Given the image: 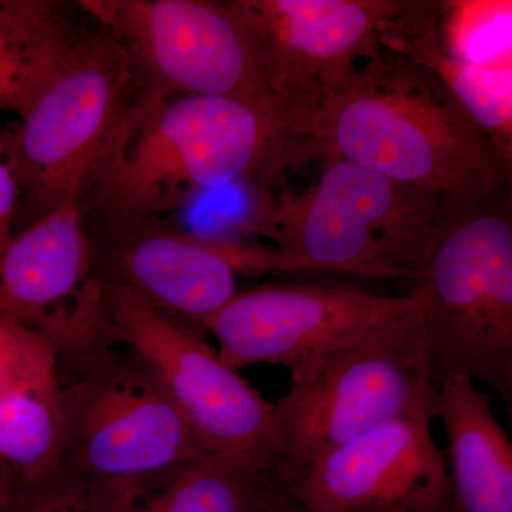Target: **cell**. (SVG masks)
<instances>
[{"label":"cell","instance_id":"obj_1","mask_svg":"<svg viewBox=\"0 0 512 512\" xmlns=\"http://www.w3.org/2000/svg\"><path fill=\"white\" fill-rule=\"evenodd\" d=\"M309 124L248 101L150 89L121 110L89 185L117 224L138 228L207 192L271 180L309 154Z\"/></svg>","mask_w":512,"mask_h":512},{"label":"cell","instance_id":"obj_2","mask_svg":"<svg viewBox=\"0 0 512 512\" xmlns=\"http://www.w3.org/2000/svg\"><path fill=\"white\" fill-rule=\"evenodd\" d=\"M309 153L342 158L456 204L503 197L511 168L437 77L402 55L367 60L322 100Z\"/></svg>","mask_w":512,"mask_h":512},{"label":"cell","instance_id":"obj_3","mask_svg":"<svg viewBox=\"0 0 512 512\" xmlns=\"http://www.w3.org/2000/svg\"><path fill=\"white\" fill-rule=\"evenodd\" d=\"M66 448L63 477L83 484L107 510L211 457L170 394L136 355L100 338L60 355Z\"/></svg>","mask_w":512,"mask_h":512},{"label":"cell","instance_id":"obj_4","mask_svg":"<svg viewBox=\"0 0 512 512\" xmlns=\"http://www.w3.org/2000/svg\"><path fill=\"white\" fill-rule=\"evenodd\" d=\"M131 74L126 47L106 29L69 28L56 18L33 47L12 107L20 121L0 143L32 222L82 197L124 109Z\"/></svg>","mask_w":512,"mask_h":512},{"label":"cell","instance_id":"obj_5","mask_svg":"<svg viewBox=\"0 0 512 512\" xmlns=\"http://www.w3.org/2000/svg\"><path fill=\"white\" fill-rule=\"evenodd\" d=\"M471 205V204H468ZM342 158L302 192L272 202L279 272H330L419 284L431 249L468 207Z\"/></svg>","mask_w":512,"mask_h":512},{"label":"cell","instance_id":"obj_6","mask_svg":"<svg viewBox=\"0 0 512 512\" xmlns=\"http://www.w3.org/2000/svg\"><path fill=\"white\" fill-rule=\"evenodd\" d=\"M421 330L434 383L488 384L512 406V215L510 195L468 205L431 249L419 284Z\"/></svg>","mask_w":512,"mask_h":512},{"label":"cell","instance_id":"obj_7","mask_svg":"<svg viewBox=\"0 0 512 512\" xmlns=\"http://www.w3.org/2000/svg\"><path fill=\"white\" fill-rule=\"evenodd\" d=\"M274 404V446L289 490L329 451L399 417L436 419L421 320L323 356Z\"/></svg>","mask_w":512,"mask_h":512},{"label":"cell","instance_id":"obj_8","mask_svg":"<svg viewBox=\"0 0 512 512\" xmlns=\"http://www.w3.org/2000/svg\"><path fill=\"white\" fill-rule=\"evenodd\" d=\"M99 329L101 338L153 370L212 456L278 461L274 404L225 365L197 330L114 282L101 286Z\"/></svg>","mask_w":512,"mask_h":512},{"label":"cell","instance_id":"obj_9","mask_svg":"<svg viewBox=\"0 0 512 512\" xmlns=\"http://www.w3.org/2000/svg\"><path fill=\"white\" fill-rule=\"evenodd\" d=\"M426 293L384 296L340 285L269 284L238 292L201 323L225 365H281L302 375L333 350L420 322Z\"/></svg>","mask_w":512,"mask_h":512},{"label":"cell","instance_id":"obj_10","mask_svg":"<svg viewBox=\"0 0 512 512\" xmlns=\"http://www.w3.org/2000/svg\"><path fill=\"white\" fill-rule=\"evenodd\" d=\"M82 5L126 47L133 66L140 64L151 77V89L167 96L229 97L298 113L266 83L229 3L107 0Z\"/></svg>","mask_w":512,"mask_h":512},{"label":"cell","instance_id":"obj_11","mask_svg":"<svg viewBox=\"0 0 512 512\" xmlns=\"http://www.w3.org/2000/svg\"><path fill=\"white\" fill-rule=\"evenodd\" d=\"M272 92L312 121L319 104L383 49L403 0L229 2Z\"/></svg>","mask_w":512,"mask_h":512},{"label":"cell","instance_id":"obj_12","mask_svg":"<svg viewBox=\"0 0 512 512\" xmlns=\"http://www.w3.org/2000/svg\"><path fill=\"white\" fill-rule=\"evenodd\" d=\"M427 417L386 421L319 457L291 495L312 512H447L450 474Z\"/></svg>","mask_w":512,"mask_h":512},{"label":"cell","instance_id":"obj_13","mask_svg":"<svg viewBox=\"0 0 512 512\" xmlns=\"http://www.w3.org/2000/svg\"><path fill=\"white\" fill-rule=\"evenodd\" d=\"M279 266L275 247L150 229L121 248L113 282L158 311L201 326L237 295L238 275L279 272Z\"/></svg>","mask_w":512,"mask_h":512},{"label":"cell","instance_id":"obj_14","mask_svg":"<svg viewBox=\"0 0 512 512\" xmlns=\"http://www.w3.org/2000/svg\"><path fill=\"white\" fill-rule=\"evenodd\" d=\"M80 198L32 222L0 251V318L39 330L59 355L74 342L60 306L96 285L89 284L92 248Z\"/></svg>","mask_w":512,"mask_h":512},{"label":"cell","instance_id":"obj_15","mask_svg":"<svg viewBox=\"0 0 512 512\" xmlns=\"http://www.w3.org/2000/svg\"><path fill=\"white\" fill-rule=\"evenodd\" d=\"M436 384L456 512H512V444L490 399L467 377Z\"/></svg>","mask_w":512,"mask_h":512},{"label":"cell","instance_id":"obj_16","mask_svg":"<svg viewBox=\"0 0 512 512\" xmlns=\"http://www.w3.org/2000/svg\"><path fill=\"white\" fill-rule=\"evenodd\" d=\"M383 36V47L434 74L458 106L512 164V64L480 66L448 55L437 33L440 2H407Z\"/></svg>","mask_w":512,"mask_h":512},{"label":"cell","instance_id":"obj_17","mask_svg":"<svg viewBox=\"0 0 512 512\" xmlns=\"http://www.w3.org/2000/svg\"><path fill=\"white\" fill-rule=\"evenodd\" d=\"M286 493L275 460L211 456L137 495L123 512H268Z\"/></svg>","mask_w":512,"mask_h":512},{"label":"cell","instance_id":"obj_18","mask_svg":"<svg viewBox=\"0 0 512 512\" xmlns=\"http://www.w3.org/2000/svg\"><path fill=\"white\" fill-rule=\"evenodd\" d=\"M66 416L59 379L0 396V464L16 488L45 487L63 477Z\"/></svg>","mask_w":512,"mask_h":512},{"label":"cell","instance_id":"obj_19","mask_svg":"<svg viewBox=\"0 0 512 512\" xmlns=\"http://www.w3.org/2000/svg\"><path fill=\"white\" fill-rule=\"evenodd\" d=\"M441 46L460 62L512 64L511 0L440 2Z\"/></svg>","mask_w":512,"mask_h":512},{"label":"cell","instance_id":"obj_20","mask_svg":"<svg viewBox=\"0 0 512 512\" xmlns=\"http://www.w3.org/2000/svg\"><path fill=\"white\" fill-rule=\"evenodd\" d=\"M59 350L39 330L0 318V396L59 379Z\"/></svg>","mask_w":512,"mask_h":512},{"label":"cell","instance_id":"obj_21","mask_svg":"<svg viewBox=\"0 0 512 512\" xmlns=\"http://www.w3.org/2000/svg\"><path fill=\"white\" fill-rule=\"evenodd\" d=\"M30 72L29 32L13 3L0 8V101L12 109Z\"/></svg>","mask_w":512,"mask_h":512},{"label":"cell","instance_id":"obj_22","mask_svg":"<svg viewBox=\"0 0 512 512\" xmlns=\"http://www.w3.org/2000/svg\"><path fill=\"white\" fill-rule=\"evenodd\" d=\"M0 512H101L87 488L73 478L39 488H15L8 505Z\"/></svg>","mask_w":512,"mask_h":512},{"label":"cell","instance_id":"obj_23","mask_svg":"<svg viewBox=\"0 0 512 512\" xmlns=\"http://www.w3.org/2000/svg\"><path fill=\"white\" fill-rule=\"evenodd\" d=\"M19 185L12 168L0 150V251L8 245L13 237L12 222L18 205Z\"/></svg>","mask_w":512,"mask_h":512},{"label":"cell","instance_id":"obj_24","mask_svg":"<svg viewBox=\"0 0 512 512\" xmlns=\"http://www.w3.org/2000/svg\"><path fill=\"white\" fill-rule=\"evenodd\" d=\"M16 483L12 474L0 464V511L8 505L10 498L15 493Z\"/></svg>","mask_w":512,"mask_h":512},{"label":"cell","instance_id":"obj_25","mask_svg":"<svg viewBox=\"0 0 512 512\" xmlns=\"http://www.w3.org/2000/svg\"><path fill=\"white\" fill-rule=\"evenodd\" d=\"M268 512H312L309 510H306L305 507H302L301 504L296 503L295 500H293V497L291 493H286L285 495H282L281 498H279L278 501L274 505H272L271 510ZM447 512H456L453 510L447 511Z\"/></svg>","mask_w":512,"mask_h":512},{"label":"cell","instance_id":"obj_26","mask_svg":"<svg viewBox=\"0 0 512 512\" xmlns=\"http://www.w3.org/2000/svg\"><path fill=\"white\" fill-rule=\"evenodd\" d=\"M3 107V104H2V101H0V109H2Z\"/></svg>","mask_w":512,"mask_h":512}]
</instances>
